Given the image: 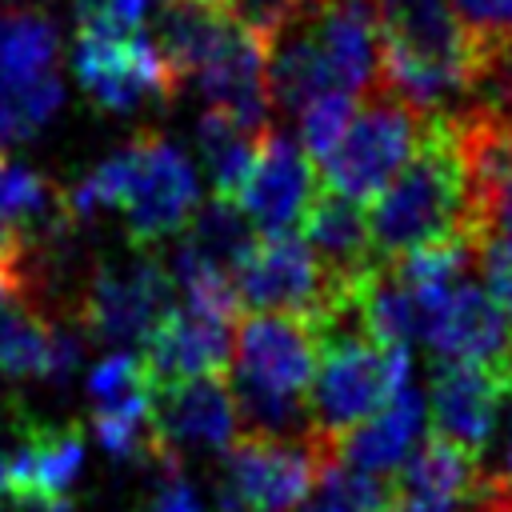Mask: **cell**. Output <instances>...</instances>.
<instances>
[{
  "mask_svg": "<svg viewBox=\"0 0 512 512\" xmlns=\"http://www.w3.org/2000/svg\"><path fill=\"white\" fill-rule=\"evenodd\" d=\"M76 224L116 208L132 248L156 252L168 236H180L200 208V180L188 156L156 128L136 132L108 152L76 188H68Z\"/></svg>",
  "mask_w": 512,
  "mask_h": 512,
  "instance_id": "cell-1",
  "label": "cell"
},
{
  "mask_svg": "<svg viewBox=\"0 0 512 512\" xmlns=\"http://www.w3.org/2000/svg\"><path fill=\"white\" fill-rule=\"evenodd\" d=\"M368 228L380 264L472 236V196L460 156L456 112L424 116L416 152L400 168V176L372 200Z\"/></svg>",
  "mask_w": 512,
  "mask_h": 512,
  "instance_id": "cell-2",
  "label": "cell"
},
{
  "mask_svg": "<svg viewBox=\"0 0 512 512\" xmlns=\"http://www.w3.org/2000/svg\"><path fill=\"white\" fill-rule=\"evenodd\" d=\"M320 360V332L304 316L252 312L236 324L232 396L248 436L304 440L312 428L308 392Z\"/></svg>",
  "mask_w": 512,
  "mask_h": 512,
  "instance_id": "cell-3",
  "label": "cell"
},
{
  "mask_svg": "<svg viewBox=\"0 0 512 512\" xmlns=\"http://www.w3.org/2000/svg\"><path fill=\"white\" fill-rule=\"evenodd\" d=\"M380 84L420 116L468 100L472 40L448 0H376Z\"/></svg>",
  "mask_w": 512,
  "mask_h": 512,
  "instance_id": "cell-4",
  "label": "cell"
},
{
  "mask_svg": "<svg viewBox=\"0 0 512 512\" xmlns=\"http://www.w3.org/2000/svg\"><path fill=\"white\" fill-rule=\"evenodd\" d=\"M316 332L320 360L308 392V436L332 452L356 424L408 388V348L384 344L360 324H316Z\"/></svg>",
  "mask_w": 512,
  "mask_h": 512,
  "instance_id": "cell-5",
  "label": "cell"
},
{
  "mask_svg": "<svg viewBox=\"0 0 512 512\" xmlns=\"http://www.w3.org/2000/svg\"><path fill=\"white\" fill-rule=\"evenodd\" d=\"M420 128H424V116L412 104H404L392 88L376 84L372 92L360 96V108L348 132L320 164L324 188L356 204L376 200L412 160Z\"/></svg>",
  "mask_w": 512,
  "mask_h": 512,
  "instance_id": "cell-6",
  "label": "cell"
},
{
  "mask_svg": "<svg viewBox=\"0 0 512 512\" xmlns=\"http://www.w3.org/2000/svg\"><path fill=\"white\" fill-rule=\"evenodd\" d=\"M176 304V280L172 268L156 252H132L116 260H100L80 292L76 304V328L88 340L128 348L152 336V328L172 312Z\"/></svg>",
  "mask_w": 512,
  "mask_h": 512,
  "instance_id": "cell-7",
  "label": "cell"
},
{
  "mask_svg": "<svg viewBox=\"0 0 512 512\" xmlns=\"http://www.w3.org/2000/svg\"><path fill=\"white\" fill-rule=\"evenodd\" d=\"M328 456L332 452H324L312 436H244L224 452L216 476V504L220 512H300Z\"/></svg>",
  "mask_w": 512,
  "mask_h": 512,
  "instance_id": "cell-8",
  "label": "cell"
},
{
  "mask_svg": "<svg viewBox=\"0 0 512 512\" xmlns=\"http://www.w3.org/2000/svg\"><path fill=\"white\" fill-rule=\"evenodd\" d=\"M72 72L80 92L100 112H136L144 104H172L180 96V80L160 56L156 40L136 32L108 28H76Z\"/></svg>",
  "mask_w": 512,
  "mask_h": 512,
  "instance_id": "cell-9",
  "label": "cell"
},
{
  "mask_svg": "<svg viewBox=\"0 0 512 512\" xmlns=\"http://www.w3.org/2000/svg\"><path fill=\"white\" fill-rule=\"evenodd\" d=\"M76 364L80 336L44 312L36 280L24 272H0V376L64 384Z\"/></svg>",
  "mask_w": 512,
  "mask_h": 512,
  "instance_id": "cell-10",
  "label": "cell"
},
{
  "mask_svg": "<svg viewBox=\"0 0 512 512\" xmlns=\"http://www.w3.org/2000/svg\"><path fill=\"white\" fill-rule=\"evenodd\" d=\"M88 400H92V432L96 444L112 460H152L156 464V424L152 400L156 384L148 376L144 356L116 348L88 372Z\"/></svg>",
  "mask_w": 512,
  "mask_h": 512,
  "instance_id": "cell-11",
  "label": "cell"
},
{
  "mask_svg": "<svg viewBox=\"0 0 512 512\" xmlns=\"http://www.w3.org/2000/svg\"><path fill=\"white\" fill-rule=\"evenodd\" d=\"M0 76L40 132L64 100L60 32L44 0H0Z\"/></svg>",
  "mask_w": 512,
  "mask_h": 512,
  "instance_id": "cell-12",
  "label": "cell"
},
{
  "mask_svg": "<svg viewBox=\"0 0 512 512\" xmlns=\"http://www.w3.org/2000/svg\"><path fill=\"white\" fill-rule=\"evenodd\" d=\"M236 296L252 312H280L304 320H320L336 300L320 260L296 232L260 236L252 244V252L236 268Z\"/></svg>",
  "mask_w": 512,
  "mask_h": 512,
  "instance_id": "cell-13",
  "label": "cell"
},
{
  "mask_svg": "<svg viewBox=\"0 0 512 512\" xmlns=\"http://www.w3.org/2000/svg\"><path fill=\"white\" fill-rule=\"evenodd\" d=\"M76 228L68 192L48 176L0 156V272H24L28 264Z\"/></svg>",
  "mask_w": 512,
  "mask_h": 512,
  "instance_id": "cell-14",
  "label": "cell"
},
{
  "mask_svg": "<svg viewBox=\"0 0 512 512\" xmlns=\"http://www.w3.org/2000/svg\"><path fill=\"white\" fill-rule=\"evenodd\" d=\"M316 192L320 188L312 156L304 152V144L272 124L260 132L252 172L232 204L252 220L260 236H288L296 224H304Z\"/></svg>",
  "mask_w": 512,
  "mask_h": 512,
  "instance_id": "cell-15",
  "label": "cell"
},
{
  "mask_svg": "<svg viewBox=\"0 0 512 512\" xmlns=\"http://www.w3.org/2000/svg\"><path fill=\"white\" fill-rule=\"evenodd\" d=\"M152 424H156V452L184 460L188 452H228L236 444L240 412L224 376H200L156 388Z\"/></svg>",
  "mask_w": 512,
  "mask_h": 512,
  "instance_id": "cell-16",
  "label": "cell"
},
{
  "mask_svg": "<svg viewBox=\"0 0 512 512\" xmlns=\"http://www.w3.org/2000/svg\"><path fill=\"white\" fill-rule=\"evenodd\" d=\"M236 348V320L220 312H204L192 304H172V312L152 328L144 340V364L156 388L200 380V376H224L232 368Z\"/></svg>",
  "mask_w": 512,
  "mask_h": 512,
  "instance_id": "cell-17",
  "label": "cell"
},
{
  "mask_svg": "<svg viewBox=\"0 0 512 512\" xmlns=\"http://www.w3.org/2000/svg\"><path fill=\"white\" fill-rule=\"evenodd\" d=\"M512 396V380L460 360H436L428 380V420L436 436L460 444L464 452L480 456L496 436L500 404Z\"/></svg>",
  "mask_w": 512,
  "mask_h": 512,
  "instance_id": "cell-18",
  "label": "cell"
},
{
  "mask_svg": "<svg viewBox=\"0 0 512 512\" xmlns=\"http://www.w3.org/2000/svg\"><path fill=\"white\" fill-rule=\"evenodd\" d=\"M300 236L308 240L312 256L320 260V268H324V276L332 284V296H336L332 308L380 268L364 208L356 200L340 196V192H328V188L316 192V200H312V208H308V216L300 224Z\"/></svg>",
  "mask_w": 512,
  "mask_h": 512,
  "instance_id": "cell-19",
  "label": "cell"
},
{
  "mask_svg": "<svg viewBox=\"0 0 512 512\" xmlns=\"http://www.w3.org/2000/svg\"><path fill=\"white\" fill-rule=\"evenodd\" d=\"M428 348L436 352V360L480 364L512 380V320L476 280L452 292L428 336Z\"/></svg>",
  "mask_w": 512,
  "mask_h": 512,
  "instance_id": "cell-20",
  "label": "cell"
},
{
  "mask_svg": "<svg viewBox=\"0 0 512 512\" xmlns=\"http://www.w3.org/2000/svg\"><path fill=\"white\" fill-rule=\"evenodd\" d=\"M240 28L244 20L224 0H160L152 40L184 88L232 44Z\"/></svg>",
  "mask_w": 512,
  "mask_h": 512,
  "instance_id": "cell-21",
  "label": "cell"
},
{
  "mask_svg": "<svg viewBox=\"0 0 512 512\" xmlns=\"http://www.w3.org/2000/svg\"><path fill=\"white\" fill-rule=\"evenodd\" d=\"M424 424H428V404L424 396L408 384L400 396H392L372 420L356 424L336 448L332 456L372 480H384L392 472H400L412 452L424 444Z\"/></svg>",
  "mask_w": 512,
  "mask_h": 512,
  "instance_id": "cell-22",
  "label": "cell"
},
{
  "mask_svg": "<svg viewBox=\"0 0 512 512\" xmlns=\"http://www.w3.org/2000/svg\"><path fill=\"white\" fill-rule=\"evenodd\" d=\"M84 472V432L76 424H24L12 448L8 488L64 496Z\"/></svg>",
  "mask_w": 512,
  "mask_h": 512,
  "instance_id": "cell-23",
  "label": "cell"
},
{
  "mask_svg": "<svg viewBox=\"0 0 512 512\" xmlns=\"http://www.w3.org/2000/svg\"><path fill=\"white\" fill-rule=\"evenodd\" d=\"M488 472L480 468V456L464 452L460 444L444 440V436H432L424 440L412 460L400 468V480H396V492L400 496H416V500H436V504H472L476 492L484 488Z\"/></svg>",
  "mask_w": 512,
  "mask_h": 512,
  "instance_id": "cell-24",
  "label": "cell"
},
{
  "mask_svg": "<svg viewBox=\"0 0 512 512\" xmlns=\"http://www.w3.org/2000/svg\"><path fill=\"white\" fill-rule=\"evenodd\" d=\"M260 240V232L252 228V220L224 196H208L200 200V208L192 212L188 228L180 232V252L232 276L236 280V268L244 264V256L252 252V244Z\"/></svg>",
  "mask_w": 512,
  "mask_h": 512,
  "instance_id": "cell-25",
  "label": "cell"
},
{
  "mask_svg": "<svg viewBox=\"0 0 512 512\" xmlns=\"http://www.w3.org/2000/svg\"><path fill=\"white\" fill-rule=\"evenodd\" d=\"M196 144H200L204 172L212 180V196L236 200V192L244 188V180L252 172L260 136L256 132H244L240 124L224 120L220 112H204L200 116V128H196Z\"/></svg>",
  "mask_w": 512,
  "mask_h": 512,
  "instance_id": "cell-26",
  "label": "cell"
},
{
  "mask_svg": "<svg viewBox=\"0 0 512 512\" xmlns=\"http://www.w3.org/2000/svg\"><path fill=\"white\" fill-rule=\"evenodd\" d=\"M388 500H392V492L384 480H372V476L340 464L336 456H328V464L300 512H384Z\"/></svg>",
  "mask_w": 512,
  "mask_h": 512,
  "instance_id": "cell-27",
  "label": "cell"
},
{
  "mask_svg": "<svg viewBox=\"0 0 512 512\" xmlns=\"http://www.w3.org/2000/svg\"><path fill=\"white\" fill-rule=\"evenodd\" d=\"M468 108L512 120V36L472 48Z\"/></svg>",
  "mask_w": 512,
  "mask_h": 512,
  "instance_id": "cell-28",
  "label": "cell"
},
{
  "mask_svg": "<svg viewBox=\"0 0 512 512\" xmlns=\"http://www.w3.org/2000/svg\"><path fill=\"white\" fill-rule=\"evenodd\" d=\"M352 116H356V96H348V92H328V96L312 100V104L296 116L304 152L324 164L328 152H332V148L340 144V136L348 132Z\"/></svg>",
  "mask_w": 512,
  "mask_h": 512,
  "instance_id": "cell-29",
  "label": "cell"
},
{
  "mask_svg": "<svg viewBox=\"0 0 512 512\" xmlns=\"http://www.w3.org/2000/svg\"><path fill=\"white\" fill-rule=\"evenodd\" d=\"M448 4L460 16L472 48L512 36V0H448Z\"/></svg>",
  "mask_w": 512,
  "mask_h": 512,
  "instance_id": "cell-30",
  "label": "cell"
},
{
  "mask_svg": "<svg viewBox=\"0 0 512 512\" xmlns=\"http://www.w3.org/2000/svg\"><path fill=\"white\" fill-rule=\"evenodd\" d=\"M148 512H204L200 492L184 476L180 460H172V456H160L156 460V488H152Z\"/></svg>",
  "mask_w": 512,
  "mask_h": 512,
  "instance_id": "cell-31",
  "label": "cell"
},
{
  "mask_svg": "<svg viewBox=\"0 0 512 512\" xmlns=\"http://www.w3.org/2000/svg\"><path fill=\"white\" fill-rule=\"evenodd\" d=\"M480 276H484L492 300L512 320V232H492L480 240Z\"/></svg>",
  "mask_w": 512,
  "mask_h": 512,
  "instance_id": "cell-32",
  "label": "cell"
},
{
  "mask_svg": "<svg viewBox=\"0 0 512 512\" xmlns=\"http://www.w3.org/2000/svg\"><path fill=\"white\" fill-rule=\"evenodd\" d=\"M72 8H76V28L136 32L148 0H72Z\"/></svg>",
  "mask_w": 512,
  "mask_h": 512,
  "instance_id": "cell-33",
  "label": "cell"
},
{
  "mask_svg": "<svg viewBox=\"0 0 512 512\" xmlns=\"http://www.w3.org/2000/svg\"><path fill=\"white\" fill-rule=\"evenodd\" d=\"M264 44L280 32V28H288L312 0H224Z\"/></svg>",
  "mask_w": 512,
  "mask_h": 512,
  "instance_id": "cell-34",
  "label": "cell"
},
{
  "mask_svg": "<svg viewBox=\"0 0 512 512\" xmlns=\"http://www.w3.org/2000/svg\"><path fill=\"white\" fill-rule=\"evenodd\" d=\"M28 136H36V128H32L24 104L16 100V92L8 88V80L0 76V148L20 144V140H28Z\"/></svg>",
  "mask_w": 512,
  "mask_h": 512,
  "instance_id": "cell-35",
  "label": "cell"
},
{
  "mask_svg": "<svg viewBox=\"0 0 512 512\" xmlns=\"http://www.w3.org/2000/svg\"><path fill=\"white\" fill-rule=\"evenodd\" d=\"M0 512H72L64 496H40L24 488H4L0 492Z\"/></svg>",
  "mask_w": 512,
  "mask_h": 512,
  "instance_id": "cell-36",
  "label": "cell"
},
{
  "mask_svg": "<svg viewBox=\"0 0 512 512\" xmlns=\"http://www.w3.org/2000/svg\"><path fill=\"white\" fill-rule=\"evenodd\" d=\"M472 512H512V484L504 476H488L472 500Z\"/></svg>",
  "mask_w": 512,
  "mask_h": 512,
  "instance_id": "cell-37",
  "label": "cell"
},
{
  "mask_svg": "<svg viewBox=\"0 0 512 512\" xmlns=\"http://www.w3.org/2000/svg\"><path fill=\"white\" fill-rule=\"evenodd\" d=\"M8 472H12V448L0 440V492L8 488Z\"/></svg>",
  "mask_w": 512,
  "mask_h": 512,
  "instance_id": "cell-38",
  "label": "cell"
},
{
  "mask_svg": "<svg viewBox=\"0 0 512 512\" xmlns=\"http://www.w3.org/2000/svg\"><path fill=\"white\" fill-rule=\"evenodd\" d=\"M504 480L512 484V420H508V444H504Z\"/></svg>",
  "mask_w": 512,
  "mask_h": 512,
  "instance_id": "cell-39",
  "label": "cell"
}]
</instances>
